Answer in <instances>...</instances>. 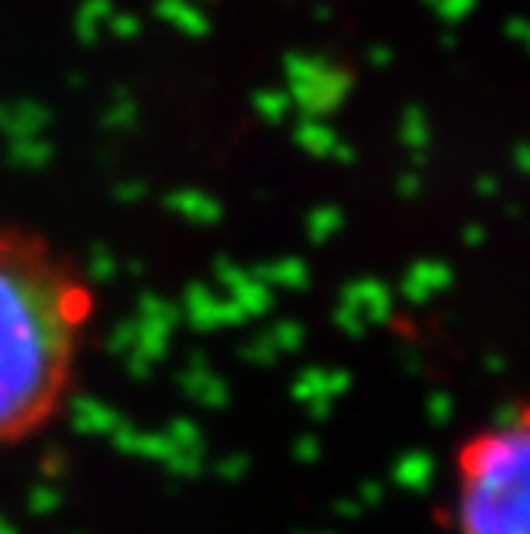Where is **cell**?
I'll use <instances>...</instances> for the list:
<instances>
[{"instance_id":"1","label":"cell","mask_w":530,"mask_h":534,"mask_svg":"<svg viewBox=\"0 0 530 534\" xmlns=\"http://www.w3.org/2000/svg\"><path fill=\"white\" fill-rule=\"evenodd\" d=\"M97 293L45 235L0 224V452L56 424L76 386Z\"/></svg>"},{"instance_id":"2","label":"cell","mask_w":530,"mask_h":534,"mask_svg":"<svg viewBox=\"0 0 530 534\" xmlns=\"http://www.w3.org/2000/svg\"><path fill=\"white\" fill-rule=\"evenodd\" d=\"M451 531L530 534V428L527 410L469 431L451 462Z\"/></svg>"}]
</instances>
